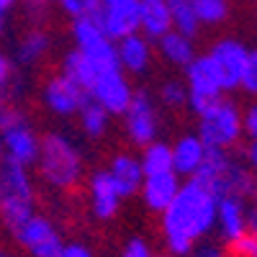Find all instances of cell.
Masks as SVG:
<instances>
[{"label": "cell", "instance_id": "23", "mask_svg": "<svg viewBox=\"0 0 257 257\" xmlns=\"http://www.w3.org/2000/svg\"><path fill=\"white\" fill-rule=\"evenodd\" d=\"M142 170L144 175H155V173H165V170H173V147L167 142H149L142 147Z\"/></svg>", "mask_w": 257, "mask_h": 257}, {"label": "cell", "instance_id": "5", "mask_svg": "<svg viewBox=\"0 0 257 257\" xmlns=\"http://www.w3.org/2000/svg\"><path fill=\"white\" fill-rule=\"evenodd\" d=\"M34 213V183L26 167L0 162V219L11 229Z\"/></svg>", "mask_w": 257, "mask_h": 257}, {"label": "cell", "instance_id": "6", "mask_svg": "<svg viewBox=\"0 0 257 257\" xmlns=\"http://www.w3.org/2000/svg\"><path fill=\"white\" fill-rule=\"evenodd\" d=\"M185 70V88H188V105L193 111H203L206 105H211L216 98H221L226 93L224 88V77L219 72V67L213 64V59L206 54H196L193 62Z\"/></svg>", "mask_w": 257, "mask_h": 257}, {"label": "cell", "instance_id": "12", "mask_svg": "<svg viewBox=\"0 0 257 257\" xmlns=\"http://www.w3.org/2000/svg\"><path fill=\"white\" fill-rule=\"evenodd\" d=\"M208 57L219 67V72L224 77V88L226 90L239 88V77H242V70H244L247 57H249V47L244 44V41L224 36L208 49Z\"/></svg>", "mask_w": 257, "mask_h": 257}, {"label": "cell", "instance_id": "26", "mask_svg": "<svg viewBox=\"0 0 257 257\" xmlns=\"http://www.w3.org/2000/svg\"><path fill=\"white\" fill-rule=\"evenodd\" d=\"M47 52H49V36L41 29L26 31L24 36H21L18 47H16V57H18L21 64H36Z\"/></svg>", "mask_w": 257, "mask_h": 257}, {"label": "cell", "instance_id": "20", "mask_svg": "<svg viewBox=\"0 0 257 257\" xmlns=\"http://www.w3.org/2000/svg\"><path fill=\"white\" fill-rule=\"evenodd\" d=\"M108 175H111L113 185L118 188L121 198H128V196H134V193H139L142 180H144V170H142L139 157L121 152V155H116V157L111 160Z\"/></svg>", "mask_w": 257, "mask_h": 257}, {"label": "cell", "instance_id": "17", "mask_svg": "<svg viewBox=\"0 0 257 257\" xmlns=\"http://www.w3.org/2000/svg\"><path fill=\"white\" fill-rule=\"evenodd\" d=\"M121 193L118 188L113 185L108 170H98L93 173V180H90V206H93V216L100 219V221H108L116 216V211L121 206Z\"/></svg>", "mask_w": 257, "mask_h": 257}, {"label": "cell", "instance_id": "11", "mask_svg": "<svg viewBox=\"0 0 257 257\" xmlns=\"http://www.w3.org/2000/svg\"><path fill=\"white\" fill-rule=\"evenodd\" d=\"M95 18L111 41L139 31V0H100Z\"/></svg>", "mask_w": 257, "mask_h": 257}, {"label": "cell", "instance_id": "4", "mask_svg": "<svg viewBox=\"0 0 257 257\" xmlns=\"http://www.w3.org/2000/svg\"><path fill=\"white\" fill-rule=\"evenodd\" d=\"M201 142L208 149H231L244 137L242 108L229 98H216L203 111H198V132Z\"/></svg>", "mask_w": 257, "mask_h": 257}, {"label": "cell", "instance_id": "21", "mask_svg": "<svg viewBox=\"0 0 257 257\" xmlns=\"http://www.w3.org/2000/svg\"><path fill=\"white\" fill-rule=\"evenodd\" d=\"M157 44H160L162 59L170 62V64H175V67H188V64L193 62V57H196L193 39L180 34V31H175V29H170L165 36H160Z\"/></svg>", "mask_w": 257, "mask_h": 257}, {"label": "cell", "instance_id": "38", "mask_svg": "<svg viewBox=\"0 0 257 257\" xmlns=\"http://www.w3.org/2000/svg\"><path fill=\"white\" fill-rule=\"evenodd\" d=\"M247 231L257 237V201L247 206Z\"/></svg>", "mask_w": 257, "mask_h": 257}, {"label": "cell", "instance_id": "37", "mask_svg": "<svg viewBox=\"0 0 257 257\" xmlns=\"http://www.w3.org/2000/svg\"><path fill=\"white\" fill-rule=\"evenodd\" d=\"M193 257H229L219 244H211V242H206V244H201L198 249L196 247H193V252H190Z\"/></svg>", "mask_w": 257, "mask_h": 257}, {"label": "cell", "instance_id": "40", "mask_svg": "<svg viewBox=\"0 0 257 257\" xmlns=\"http://www.w3.org/2000/svg\"><path fill=\"white\" fill-rule=\"evenodd\" d=\"M13 3H16V0H0V11H6V13H8Z\"/></svg>", "mask_w": 257, "mask_h": 257}, {"label": "cell", "instance_id": "22", "mask_svg": "<svg viewBox=\"0 0 257 257\" xmlns=\"http://www.w3.org/2000/svg\"><path fill=\"white\" fill-rule=\"evenodd\" d=\"M62 72L67 75V77H72L77 85H82L85 88V93H88V88H90V82L103 72L98 64L85 54V52H80V49H75V52H70L67 57L62 59Z\"/></svg>", "mask_w": 257, "mask_h": 257}, {"label": "cell", "instance_id": "44", "mask_svg": "<svg viewBox=\"0 0 257 257\" xmlns=\"http://www.w3.org/2000/svg\"><path fill=\"white\" fill-rule=\"evenodd\" d=\"M41 3H49V0H41Z\"/></svg>", "mask_w": 257, "mask_h": 257}, {"label": "cell", "instance_id": "42", "mask_svg": "<svg viewBox=\"0 0 257 257\" xmlns=\"http://www.w3.org/2000/svg\"><path fill=\"white\" fill-rule=\"evenodd\" d=\"M0 160H3V139H0Z\"/></svg>", "mask_w": 257, "mask_h": 257}, {"label": "cell", "instance_id": "10", "mask_svg": "<svg viewBox=\"0 0 257 257\" xmlns=\"http://www.w3.org/2000/svg\"><path fill=\"white\" fill-rule=\"evenodd\" d=\"M0 139H3V160L6 162H13L21 167L36 165L41 139L36 137V132L24 118H18V121L0 128Z\"/></svg>", "mask_w": 257, "mask_h": 257}, {"label": "cell", "instance_id": "24", "mask_svg": "<svg viewBox=\"0 0 257 257\" xmlns=\"http://www.w3.org/2000/svg\"><path fill=\"white\" fill-rule=\"evenodd\" d=\"M72 39H75V49H93V47L103 44L108 36H105L100 21L93 13V16L72 18Z\"/></svg>", "mask_w": 257, "mask_h": 257}, {"label": "cell", "instance_id": "27", "mask_svg": "<svg viewBox=\"0 0 257 257\" xmlns=\"http://www.w3.org/2000/svg\"><path fill=\"white\" fill-rule=\"evenodd\" d=\"M193 11H196L201 26H219L229 18L231 3L229 0H190Z\"/></svg>", "mask_w": 257, "mask_h": 257}, {"label": "cell", "instance_id": "33", "mask_svg": "<svg viewBox=\"0 0 257 257\" xmlns=\"http://www.w3.org/2000/svg\"><path fill=\"white\" fill-rule=\"evenodd\" d=\"M242 126L249 139H257V98H252V103L242 111Z\"/></svg>", "mask_w": 257, "mask_h": 257}, {"label": "cell", "instance_id": "28", "mask_svg": "<svg viewBox=\"0 0 257 257\" xmlns=\"http://www.w3.org/2000/svg\"><path fill=\"white\" fill-rule=\"evenodd\" d=\"M170 11H173V29L185 34V36H196L198 29H201V21L193 11V3L190 0H170Z\"/></svg>", "mask_w": 257, "mask_h": 257}, {"label": "cell", "instance_id": "2", "mask_svg": "<svg viewBox=\"0 0 257 257\" xmlns=\"http://www.w3.org/2000/svg\"><path fill=\"white\" fill-rule=\"evenodd\" d=\"M203 185H208L216 196H242L244 201H257V175L229 155V149H208L206 160L196 175Z\"/></svg>", "mask_w": 257, "mask_h": 257}, {"label": "cell", "instance_id": "35", "mask_svg": "<svg viewBox=\"0 0 257 257\" xmlns=\"http://www.w3.org/2000/svg\"><path fill=\"white\" fill-rule=\"evenodd\" d=\"M57 257H93V252L85 247V244H80V242H70V244H64L59 249Z\"/></svg>", "mask_w": 257, "mask_h": 257}, {"label": "cell", "instance_id": "43", "mask_svg": "<svg viewBox=\"0 0 257 257\" xmlns=\"http://www.w3.org/2000/svg\"><path fill=\"white\" fill-rule=\"evenodd\" d=\"M3 105H6V100H3V95H0V108H3Z\"/></svg>", "mask_w": 257, "mask_h": 257}, {"label": "cell", "instance_id": "45", "mask_svg": "<svg viewBox=\"0 0 257 257\" xmlns=\"http://www.w3.org/2000/svg\"><path fill=\"white\" fill-rule=\"evenodd\" d=\"M0 257H6V254H0Z\"/></svg>", "mask_w": 257, "mask_h": 257}, {"label": "cell", "instance_id": "39", "mask_svg": "<svg viewBox=\"0 0 257 257\" xmlns=\"http://www.w3.org/2000/svg\"><path fill=\"white\" fill-rule=\"evenodd\" d=\"M247 162H249V167H252V173L257 175V139H249V147H247Z\"/></svg>", "mask_w": 257, "mask_h": 257}, {"label": "cell", "instance_id": "8", "mask_svg": "<svg viewBox=\"0 0 257 257\" xmlns=\"http://www.w3.org/2000/svg\"><path fill=\"white\" fill-rule=\"evenodd\" d=\"M88 98L98 103L100 108H105L111 116H123V111L128 108V103L134 98V90H132V82H128L126 72L121 67H113V70H103L90 82Z\"/></svg>", "mask_w": 257, "mask_h": 257}, {"label": "cell", "instance_id": "15", "mask_svg": "<svg viewBox=\"0 0 257 257\" xmlns=\"http://www.w3.org/2000/svg\"><path fill=\"white\" fill-rule=\"evenodd\" d=\"M219 237L229 244L247 231V201L242 196H219L216 201V224Z\"/></svg>", "mask_w": 257, "mask_h": 257}, {"label": "cell", "instance_id": "29", "mask_svg": "<svg viewBox=\"0 0 257 257\" xmlns=\"http://www.w3.org/2000/svg\"><path fill=\"white\" fill-rule=\"evenodd\" d=\"M160 100L167 105V108H183L188 103V88L180 80H165L160 85Z\"/></svg>", "mask_w": 257, "mask_h": 257}, {"label": "cell", "instance_id": "14", "mask_svg": "<svg viewBox=\"0 0 257 257\" xmlns=\"http://www.w3.org/2000/svg\"><path fill=\"white\" fill-rule=\"evenodd\" d=\"M180 190V175L175 170H165V173H155V175H144L142 188H139V196L144 201V206L149 211H157L162 213L173 198L178 196Z\"/></svg>", "mask_w": 257, "mask_h": 257}, {"label": "cell", "instance_id": "9", "mask_svg": "<svg viewBox=\"0 0 257 257\" xmlns=\"http://www.w3.org/2000/svg\"><path fill=\"white\" fill-rule=\"evenodd\" d=\"M123 123H126L128 139H132L137 147H144V144L157 139V132H160L157 108H155V100L149 98L144 90L134 93L128 108L123 111Z\"/></svg>", "mask_w": 257, "mask_h": 257}, {"label": "cell", "instance_id": "30", "mask_svg": "<svg viewBox=\"0 0 257 257\" xmlns=\"http://www.w3.org/2000/svg\"><path fill=\"white\" fill-rule=\"evenodd\" d=\"M239 88H242L249 98H257V49H249L247 64H244L242 77H239Z\"/></svg>", "mask_w": 257, "mask_h": 257}, {"label": "cell", "instance_id": "18", "mask_svg": "<svg viewBox=\"0 0 257 257\" xmlns=\"http://www.w3.org/2000/svg\"><path fill=\"white\" fill-rule=\"evenodd\" d=\"M173 147V170L180 178H193L201 170L208 147L201 142L198 134H183Z\"/></svg>", "mask_w": 257, "mask_h": 257}, {"label": "cell", "instance_id": "16", "mask_svg": "<svg viewBox=\"0 0 257 257\" xmlns=\"http://www.w3.org/2000/svg\"><path fill=\"white\" fill-rule=\"evenodd\" d=\"M116 54H118L121 70L132 72V75L147 72L149 64H152V44H149V39L139 31L118 39L116 41Z\"/></svg>", "mask_w": 257, "mask_h": 257}, {"label": "cell", "instance_id": "36", "mask_svg": "<svg viewBox=\"0 0 257 257\" xmlns=\"http://www.w3.org/2000/svg\"><path fill=\"white\" fill-rule=\"evenodd\" d=\"M11 80H13V64L3 52H0V90H6L11 85Z\"/></svg>", "mask_w": 257, "mask_h": 257}, {"label": "cell", "instance_id": "32", "mask_svg": "<svg viewBox=\"0 0 257 257\" xmlns=\"http://www.w3.org/2000/svg\"><path fill=\"white\" fill-rule=\"evenodd\" d=\"M59 8L72 16V18H80V16H93L98 11V3L100 0H57Z\"/></svg>", "mask_w": 257, "mask_h": 257}, {"label": "cell", "instance_id": "13", "mask_svg": "<svg viewBox=\"0 0 257 257\" xmlns=\"http://www.w3.org/2000/svg\"><path fill=\"white\" fill-rule=\"evenodd\" d=\"M85 100H88L85 88L77 85L72 77H67L64 72L54 75L44 88V103L54 116H64V118L77 116V111L85 105Z\"/></svg>", "mask_w": 257, "mask_h": 257}, {"label": "cell", "instance_id": "41", "mask_svg": "<svg viewBox=\"0 0 257 257\" xmlns=\"http://www.w3.org/2000/svg\"><path fill=\"white\" fill-rule=\"evenodd\" d=\"M6 31V11H0V34Z\"/></svg>", "mask_w": 257, "mask_h": 257}, {"label": "cell", "instance_id": "31", "mask_svg": "<svg viewBox=\"0 0 257 257\" xmlns=\"http://www.w3.org/2000/svg\"><path fill=\"white\" fill-rule=\"evenodd\" d=\"M229 257H257V237L249 231L229 242Z\"/></svg>", "mask_w": 257, "mask_h": 257}, {"label": "cell", "instance_id": "34", "mask_svg": "<svg viewBox=\"0 0 257 257\" xmlns=\"http://www.w3.org/2000/svg\"><path fill=\"white\" fill-rule=\"evenodd\" d=\"M121 257H155V254H152V247H149L144 239L134 237V239H128L126 247L121 249Z\"/></svg>", "mask_w": 257, "mask_h": 257}, {"label": "cell", "instance_id": "19", "mask_svg": "<svg viewBox=\"0 0 257 257\" xmlns=\"http://www.w3.org/2000/svg\"><path fill=\"white\" fill-rule=\"evenodd\" d=\"M173 29V11L170 0H139V31L157 41Z\"/></svg>", "mask_w": 257, "mask_h": 257}, {"label": "cell", "instance_id": "3", "mask_svg": "<svg viewBox=\"0 0 257 257\" xmlns=\"http://www.w3.org/2000/svg\"><path fill=\"white\" fill-rule=\"evenodd\" d=\"M39 173L54 188H72L82 178V155L77 144L59 132H52L39 144Z\"/></svg>", "mask_w": 257, "mask_h": 257}, {"label": "cell", "instance_id": "7", "mask_svg": "<svg viewBox=\"0 0 257 257\" xmlns=\"http://www.w3.org/2000/svg\"><path fill=\"white\" fill-rule=\"evenodd\" d=\"M11 231H13L16 242L31 257H57L59 249L64 247L57 226L47 216H41V213H31L21 224H16Z\"/></svg>", "mask_w": 257, "mask_h": 257}, {"label": "cell", "instance_id": "1", "mask_svg": "<svg viewBox=\"0 0 257 257\" xmlns=\"http://www.w3.org/2000/svg\"><path fill=\"white\" fill-rule=\"evenodd\" d=\"M216 201L219 196L201 180L188 178L185 183H180L178 196L162 211V237L170 252L188 257L193 247L213 231Z\"/></svg>", "mask_w": 257, "mask_h": 257}, {"label": "cell", "instance_id": "25", "mask_svg": "<svg viewBox=\"0 0 257 257\" xmlns=\"http://www.w3.org/2000/svg\"><path fill=\"white\" fill-rule=\"evenodd\" d=\"M77 118H80V128L85 132V137H90V139H100L108 132V123H111V113L100 108L98 103H93L90 98L77 111Z\"/></svg>", "mask_w": 257, "mask_h": 257}]
</instances>
